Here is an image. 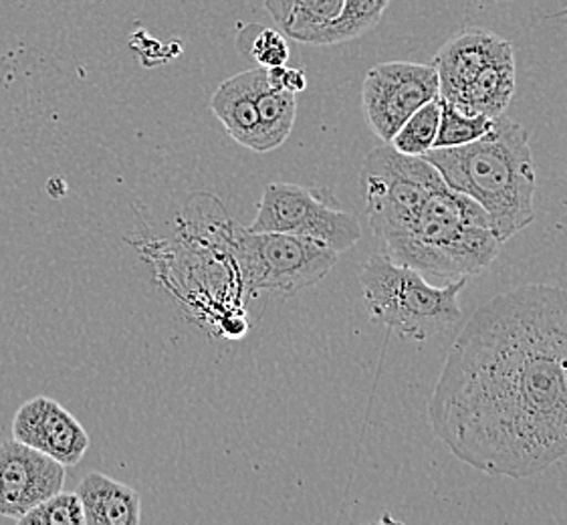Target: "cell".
Wrapping results in <instances>:
<instances>
[{
    "label": "cell",
    "mask_w": 567,
    "mask_h": 525,
    "mask_svg": "<svg viewBox=\"0 0 567 525\" xmlns=\"http://www.w3.org/2000/svg\"><path fill=\"white\" fill-rule=\"evenodd\" d=\"M436 439L468 467L527 480L567 457V289L515 287L468 318L429 400Z\"/></svg>",
    "instance_id": "cell-1"
},
{
    "label": "cell",
    "mask_w": 567,
    "mask_h": 525,
    "mask_svg": "<svg viewBox=\"0 0 567 525\" xmlns=\"http://www.w3.org/2000/svg\"><path fill=\"white\" fill-rule=\"evenodd\" d=\"M365 217L392 261L436 286L487 271L503 243L487 213L444 183L424 156L392 144L372 150L362 166Z\"/></svg>",
    "instance_id": "cell-2"
},
{
    "label": "cell",
    "mask_w": 567,
    "mask_h": 525,
    "mask_svg": "<svg viewBox=\"0 0 567 525\" xmlns=\"http://www.w3.org/2000/svg\"><path fill=\"white\" fill-rule=\"evenodd\" d=\"M444 183L473 198L501 243L527 229L535 218V166L529 132L503 114L487 134L465 146L424 154Z\"/></svg>",
    "instance_id": "cell-3"
},
{
    "label": "cell",
    "mask_w": 567,
    "mask_h": 525,
    "mask_svg": "<svg viewBox=\"0 0 567 525\" xmlns=\"http://www.w3.org/2000/svg\"><path fill=\"white\" fill-rule=\"evenodd\" d=\"M360 284L370 318L404 340H431L463 318L458 296L466 279L436 286L409 265L375 253L363 262Z\"/></svg>",
    "instance_id": "cell-4"
},
{
    "label": "cell",
    "mask_w": 567,
    "mask_h": 525,
    "mask_svg": "<svg viewBox=\"0 0 567 525\" xmlns=\"http://www.w3.org/2000/svg\"><path fill=\"white\" fill-rule=\"evenodd\" d=\"M233 253L247 296L279 294L291 297L326 279L340 253L318 240L287 233H252L235 229Z\"/></svg>",
    "instance_id": "cell-5"
},
{
    "label": "cell",
    "mask_w": 567,
    "mask_h": 525,
    "mask_svg": "<svg viewBox=\"0 0 567 525\" xmlns=\"http://www.w3.org/2000/svg\"><path fill=\"white\" fill-rule=\"evenodd\" d=\"M252 233H287L328 245L336 253L350 251L362 239V225L319 193L289 183L269 184L262 193Z\"/></svg>",
    "instance_id": "cell-6"
},
{
    "label": "cell",
    "mask_w": 567,
    "mask_h": 525,
    "mask_svg": "<svg viewBox=\"0 0 567 525\" xmlns=\"http://www.w3.org/2000/svg\"><path fill=\"white\" fill-rule=\"evenodd\" d=\"M439 97L436 69L414 61L378 63L365 73L363 115L370 130L390 142L410 115Z\"/></svg>",
    "instance_id": "cell-7"
},
{
    "label": "cell",
    "mask_w": 567,
    "mask_h": 525,
    "mask_svg": "<svg viewBox=\"0 0 567 525\" xmlns=\"http://www.w3.org/2000/svg\"><path fill=\"white\" fill-rule=\"evenodd\" d=\"M65 485V467L41 451L9 439L0 443V517L19 522Z\"/></svg>",
    "instance_id": "cell-8"
},
{
    "label": "cell",
    "mask_w": 567,
    "mask_h": 525,
    "mask_svg": "<svg viewBox=\"0 0 567 525\" xmlns=\"http://www.w3.org/2000/svg\"><path fill=\"white\" fill-rule=\"evenodd\" d=\"M12 439L55 459L63 467L80 465L90 451V434L71 412L49 397L27 400L11 424Z\"/></svg>",
    "instance_id": "cell-9"
},
{
    "label": "cell",
    "mask_w": 567,
    "mask_h": 525,
    "mask_svg": "<svg viewBox=\"0 0 567 525\" xmlns=\"http://www.w3.org/2000/svg\"><path fill=\"white\" fill-rule=\"evenodd\" d=\"M507 39L488 31L485 27L471 24L451 37L432 59V68L439 75V97L454 102L481 69L511 51Z\"/></svg>",
    "instance_id": "cell-10"
},
{
    "label": "cell",
    "mask_w": 567,
    "mask_h": 525,
    "mask_svg": "<svg viewBox=\"0 0 567 525\" xmlns=\"http://www.w3.org/2000/svg\"><path fill=\"white\" fill-rule=\"evenodd\" d=\"M262 75L265 68L259 65L237 73L223 81L210 100V110L225 126L228 136L257 154H265L261 117L257 107V90Z\"/></svg>",
    "instance_id": "cell-11"
},
{
    "label": "cell",
    "mask_w": 567,
    "mask_h": 525,
    "mask_svg": "<svg viewBox=\"0 0 567 525\" xmlns=\"http://www.w3.org/2000/svg\"><path fill=\"white\" fill-rule=\"evenodd\" d=\"M85 525H137L142 522V497L122 481L90 473L78 485Z\"/></svg>",
    "instance_id": "cell-12"
},
{
    "label": "cell",
    "mask_w": 567,
    "mask_h": 525,
    "mask_svg": "<svg viewBox=\"0 0 567 525\" xmlns=\"http://www.w3.org/2000/svg\"><path fill=\"white\" fill-rule=\"evenodd\" d=\"M517 90V65L515 51L511 49L505 55L488 63L478 71L477 78L466 85L453 105L471 115L499 117L507 112L511 100Z\"/></svg>",
    "instance_id": "cell-13"
},
{
    "label": "cell",
    "mask_w": 567,
    "mask_h": 525,
    "mask_svg": "<svg viewBox=\"0 0 567 525\" xmlns=\"http://www.w3.org/2000/svg\"><path fill=\"white\" fill-rule=\"evenodd\" d=\"M392 0H343L340 17L319 37L318 45L348 43L370 33L382 21Z\"/></svg>",
    "instance_id": "cell-14"
},
{
    "label": "cell",
    "mask_w": 567,
    "mask_h": 525,
    "mask_svg": "<svg viewBox=\"0 0 567 525\" xmlns=\"http://www.w3.org/2000/svg\"><path fill=\"white\" fill-rule=\"evenodd\" d=\"M341 7L343 0H293L281 29L293 41L318 45L321 33L340 17Z\"/></svg>",
    "instance_id": "cell-15"
},
{
    "label": "cell",
    "mask_w": 567,
    "mask_h": 525,
    "mask_svg": "<svg viewBox=\"0 0 567 525\" xmlns=\"http://www.w3.org/2000/svg\"><path fill=\"white\" fill-rule=\"evenodd\" d=\"M441 124V100L422 105L409 120L398 127L396 134L388 144H392L398 152L409 156H424L434 148V140L439 134Z\"/></svg>",
    "instance_id": "cell-16"
},
{
    "label": "cell",
    "mask_w": 567,
    "mask_h": 525,
    "mask_svg": "<svg viewBox=\"0 0 567 525\" xmlns=\"http://www.w3.org/2000/svg\"><path fill=\"white\" fill-rule=\"evenodd\" d=\"M493 117L466 114L453 103L441 100V124L434 140V148H453L471 144L485 136L493 127Z\"/></svg>",
    "instance_id": "cell-17"
},
{
    "label": "cell",
    "mask_w": 567,
    "mask_h": 525,
    "mask_svg": "<svg viewBox=\"0 0 567 525\" xmlns=\"http://www.w3.org/2000/svg\"><path fill=\"white\" fill-rule=\"evenodd\" d=\"M237 47L245 58L252 59L259 68L265 69L287 65L289 53H291L287 34L261 24L243 27L237 37Z\"/></svg>",
    "instance_id": "cell-18"
},
{
    "label": "cell",
    "mask_w": 567,
    "mask_h": 525,
    "mask_svg": "<svg viewBox=\"0 0 567 525\" xmlns=\"http://www.w3.org/2000/svg\"><path fill=\"white\" fill-rule=\"evenodd\" d=\"M19 525H85V514L78 493H53L45 502L34 505L31 512L17 522Z\"/></svg>",
    "instance_id": "cell-19"
},
{
    "label": "cell",
    "mask_w": 567,
    "mask_h": 525,
    "mask_svg": "<svg viewBox=\"0 0 567 525\" xmlns=\"http://www.w3.org/2000/svg\"><path fill=\"white\" fill-rule=\"evenodd\" d=\"M267 81L275 90L296 93V95L307 87L306 73L301 69L287 68V65L267 69Z\"/></svg>",
    "instance_id": "cell-20"
},
{
    "label": "cell",
    "mask_w": 567,
    "mask_h": 525,
    "mask_svg": "<svg viewBox=\"0 0 567 525\" xmlns=\"http://www.w3.org/2000/svg\"><path fill=\"white\" fill-rule=\"evenodd\" d=\"M291 4H293V0H265V9L277 24L285 23L287 14L291 11Z\"/></svg>",
    "instance_id": "cell-21"
},
{
    "label": "cell",
    "mask_w": 567,
    "mask_h": 525,
    "mask_svg": "<svg viewBox=\"0 0 567 525\" xmlns=\"http://www.w3.org/2000/svg\"><path fill=\"white\" fill-rule=\"evenodd\" d=\"M561 14H567V9H564V11L557 12L556 17H561Z\"/></svg>",
    "instance_id": "cell-22"
}]
</instances>
